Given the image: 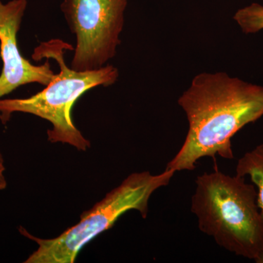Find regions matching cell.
<instances>
[{"label":"cell","mask_w":263,"mask_h":263,"mask_svg":"<svg viewBox=\"0 0 263 263\" xmlns=\"http://www.w3.org/2000/svg\"><path fill=\"white\" fill-rule=\"evenodd\" d=\"M233 18L246 34L259 32L263 29V6L252 3L238 10Z\"/></svg>","instance_id":"ba28073f"},{"label":"cell","mask_w":263,"mask_h":263,"mask_svg":"<svg viewBox=\"0 0 263 263\" xmlns=\"http://www.w3.org/2000/svg\"><path fill=\"white\" fill-rule=\"evenodd\" d=\"M128 0H62L61 10L76 46L70 67L98 70L117 54Z\"/></svg>","instance_id":"5b68a950"},{"label":"cell","mask_w":263,"mask_h":263,"mask_svg":"<svg viewBox=\"0 0 263 263\" xmlns=\"http://www.w3.org/2000/svg\"><path fill=\"white\" fill-rule=\"evenodd\" d=\"M5 160L3 154L0 151V190H5L8 186L6 177H5Z\"/></svg>","instance_id":"9c48e42d"},{"label":"cell","mask_w":263,"mask_h":263,"mask_svg":"<svg viewBox=\"0 0 263 263\" xmlns=\"http://www.w3.org/2000/svg\"><path fill=\"white\" fill-rule=\"evenodd\" d=\"M191 211L199 229L221 248L255 261L263 253L257 193L245 178L215 171L197 176Z\"/></svg>","instance_id":"7a4b0ae2"},{"label":"cell","mask_w":263,"mask_h":263,"mask_svg":"<svg viewBox=\"0 0 263 263\" xmlns=\"http://www.w3.org/2000/svg\"><path fill=\"white\" fill-rule=\"evenodd\" d=\"M254 262L257 263H263V253L261 254V255L259 256L258 258L256 259V260L254 261Z\"/></svg>","instance_id":"30bf717a"},{"label":"cell","mask_w":263,"mask_h":263,"mask_svg":"<svg viewBox=\"0 0 263 263\" xmlns=\"http://www.w3.org/2000/svg\"><path fill=\"white\" fill-rule=\"evenodd\" d=\"M236 176H249L257 186V205L263 216V143L240 157L236 165Z\"/></svg>","instance_id":"52a82bcc"},{"label":"cell","mask_w":263,"mask_h":263,"mask_svg":"<svg viewBox=\"0 0 263 263\" xmlns=\"http://www.w3.org/2000/svg\"><path fill=\"white\" fill-rule=\"evenodd\" d=\"M189 124L182 146L166 169L193 171L197 161L216 156L234 158L231 139L263 117V86L226 72H202L178 100Z\"/></svg>","instance_id":"6da1fadb"},{"label":"cell","mask_w":263,"mask_h":263,"mask_svg":"<svg viewBox=\"0 0 263 263\" xmlns=\"http://www.w3.org/2000/svg\"><path fill=\"white\" fill-rule=\"evenodd\" d=\"M176 174L165 169L160 174L149 171L133 173L103 200L83 213L81 219L53 238H40L20 227L19 232L37 243L38 247L24 263H73L85 245L111 228L126 212L136 210L143 219L148 213V201L157 190L167 186Z\"/></svg>","instance_id":"277c9868"},{"label":"cell","mask_w":263,"mask_h":263,"mask_svg":"<svg viewBox=\"0 0 263 263\" xmlns=\"http://www.w3.org/2000/svg\"><path fill=\"white\" fill-rule=\"evenodd\" d=\"M27 4V0H11L6 4L0 0V57L3 63L0 98L24 85L46 86L56 76L49 60L43 65H34L19 51L17 35Z\"/></svg>","instance_id":"8992f818"},{"label":"cell","mask_w":263,"mask_h":263,"mask_svg":"<svg viewBox=\"0 0 263 263\" xmlns=\"http://www.w3.org/2000/svg\"><path fill=\"white\" fill-rule=\"evenodd\" d=\"M69 49L74 48L59 39L41 43L34 48L33 60H54L60 67V72L44 89L29 98H0V121L5 125L14 113L37 116L51 124V129L47 132L50 143L68 144L81 152H86L91 143L72 122V106L78 99L93 88L115 84L119 72L117 67L110 65L84 72L73 70L65 60V51Z\"/></svg>","instance_id":"3957f363"}]
</instances>
